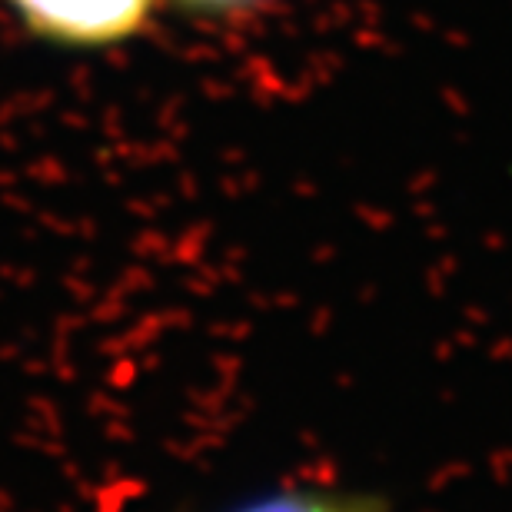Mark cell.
Listing matches in <instances>:
<instances>
[{
  "label": "cell",
  "mask_w": 512,
  "mask_h": 512,
  "mask_svg": "<svg viewBox=\"0 0 512 512\" xmlns=\"http://www.w3.org/2000/svg\"><path fill=\"white\" fill-rule=\"evenodd\" d=\"M227 512H383V506L363 496L326 493V489H286V493L250 499V503L233 506Z\"/></svg>",
  "instance_id": "7a4b0ae2"
},
{
  "label": "cell",
  "mask_w": 512,
  "mask_h": 512,
  "mask_svg": "<svg viewBox=\"0 0 512 512\" xmlns=\"http://www.w3.org/2000/svg\"><path fill=\"white\" fill-rule=\"evenodd\" d=\"M180 10H187L193 17H210V20H233V17H247L256 14L260 7H266L270 0H173Z\"/></svg>",
  "instance_id": "3957f363"
},
{
  "label": "cell",
  "mask_w": 512,
  "mask_h": 512,
  "mask_svg": "<svg viewBox=\"0 0 512 512\" xmlns=\"http://www.w3.org/2000/svg\"><path fill=\"white\" fill-rule=\"evenodd\" d=\"M160 0H7L30 37L57 50H110L143 34Z\"/></svg>",
  "instance_id": "6da1fadb"
}]
</instances>
